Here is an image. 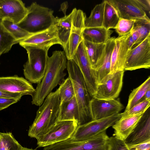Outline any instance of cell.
I'll list each match as a JSON object with an SVG mask.
<instances>
[{
	"mask_svg": "<svg viewBox=\"0 0 150 150\" xmlns=\"http://www.w3.org/2000/svg\"><path fill=\"white\" fill-rule=\"evenodd\" d=\"M150 67V35L138 45L128 51L124 70L132 71Z\"/></svg>",
	"mask_w": 150,
	"mask_h": 150,
	"instance_id": "cell-9",
	"label": "cell"
},
{
	"mask_svg": "<svg viewBox=\"0 0 150 150\" xmlns=\"http://www.w3.org/2000/svg\"><path fill=\"white\" fill-rule=\"evenodd\" d=\"M150 139V113L149 108L144 113L135 127L124 140L127 145L140 144Z\"/></svg>",
	"mask_w": 150,
	"mask_h": 150,
	"instance_id": "cell-19",
	"label": "cell"
},
{
	"mask_svg": "<svg viewBox=\"0 0 150 150\" xmlns=\"http://www.w3.org/2000/svg\"><path fill=\"white\" fill-rule=\"evenodd\" d=\"M27 8L28 13L17 25L29 33L34 34L49 29L56 24V18L51 9L33 2Z\"/></svg>",
	"mask_w": 150,
	"mask_h": 150,
	"instance_id": "cell-4",
	"label": "cell"
},
{
	"mask_svg": "<svg viewBox=\"0 0 150 150\" xmlns=\"http://www.w3.org/2000/svg\"><path fill=\"white\" fill-rule=\"evenodd\" d=\"M26 50L28 60L23 65V74L31 83L38 84L45 73L49 49L27 45H21Z\"/></svg>",
	"mask_w": 150,
	"mask_h": 150,
	"instance_id": "cell-5",
	"label": "cell"
},
{
	"mask_svg": "<svg viewBox=\"0 0 150 150\" xmlns=\"http://www.w3.org/2000/svg\"><path fill=\"white\" fill-rule=\"evenodd\" d=\"M105 2L95 6L90 16L86 18L85 28L102 27L103 21Z\"/></svg>",
	"mask_w": 150,
	"mask_h": 150,
	"instance_id": "cell-28",
	"label": "cell"
},
{
	"mask_svg": "<svg viewBox=\"0 0 150 150\" xmlns=\"http://www.w3.org/2000/svg\"><path fill=\"white\" fill-rule=\"evenodd\" d=\"M129 150H150V139L133 145H127Z\"/></svg>",
	"mask_w": 150,
	"mask_h": 150,
	"instance_id": "cell-37",
	"label": "cell"
},
{
	"mask_svg": "<svg viewBox=\"0 0 150 150\" xmlns=\"http://www.w3.org/2000/svg\"><path fill=\"white\" fill-rule=\"evenodd\" d=\"M60 102L58 89L47 95L39 106L35 119L30 127L29 137L38 139L49 131L57 121Z\"/></svg>",
	"mask_w": 150,
	"mask_h": 150,
	"instance_id": "cell-2",
	"label": "cell"
},
{
	"mask_svg": "<svg viewBox=\"0 0 150 150\" xmlns=\"http://www.w3.org/2000/svg\"><path fill=\"white\" fill-rule=\"evenodd\" d=\"M141 8L146 12L147 11L150 13V1L149 0H136Z\"/></svg>",
	"mask_w": 150,
	"mask_h": 150,
	"instance_id": "cell-40",
	"label": "cell"
},
{
	"mask_svg": "<svg viewBox=\"0 0 150 150\" xmlns=\"http://www.w3.org/2000/svg\"><path fill=\"white\" fill-rule=\"evenodd\" d=\"M18 42L3 26L0 18V57L8 52L12 46Z\"/></svg>",
	"mask_w": 150,
	"mask_h": 150,
	"instance_id": "cell-30",
	"label": "cell"
},
{
	"mask_svg": "<svg viewBox=\"0 0 150 150\" xmlns=\"http://www.w3.org/2000/svg\"><path fill=\"white\" fill-rule=\"evenodd\" d=\"M22 147L11 132H0V150H20Z\"/></svg>",
	"mask_w": 150,
	"mask_h": 150,
	"instance_id": "cell-31",
	"label": "cell"
},
{
	"mask_svg": "<svg viewBox=\"0 0 150 150\" xmlns=\"http://www.w3.org/2000/svg\"><path fill=\"white\" fill-rule=\"evenodd\" d=\"M20 100L14 98H0V111L5 109Z\"/></svg>",
	"mask_w": 150,
	"mask_h": 150,
	"instance_id": "cell-38",
	"label": "cell"
},
{
	"mask_svg": "<svg viewBox=\"0 0 150 150\" xmlns=\"http://www.w3.org/2000/svg\"><path fill=\"white\" fill-rule=\"evenodd\" d=\"M127 43L129 50L132 49L134 44V42L131 36L130 33L127 39Z\"/></svg>",
	"mask_w": 150,
	"mask_h": 150,
	"instance_id": "cell-42",
	"label": "cell"
},
{
	"mask_svg": "<svg viewBox=\"0 0 150 150\" xmlns=\"http://www.w3.org/2000/svg\"><path fill=\"white\" fill-rule=\"evenodd\" d=\"M122 114L120 112L78 126L71 137L72 139L79 141L90 139L112 126L121 117Z\"/></svg>",
	"mask_w": 150,
	"mask_h": 150,
	"instance_id": "cell-7",
	"label": "cell"
},
{
	"mask_svg": "<svg viewBox=\"0 0 150 150\" xmlns=\"http://www.w3.org/2000/svg\"><path fill=\"white\" fill-rule=\"evenodd\" d=\"M1 21L5 29L12 35L18 43L33 35L22 29L17 24L9 19H1Z\"/></svg>",
	"mask_w": 150,
	"mask_h": 150,
	"instance_id": "cell-27",
	"label": "cell"
},
{
	"mask_svg": "<svg viewBox=\"0 0 150 150\" xmlns=\"http://www.w3.org/2000/svg\"><path fill=\"white\" fill-rule=\"evenodd\" d=\"M78 126L75 120L57 121L47 133L37 139L38 147H44L68 139Z\"/></svg>",
	"mask_w": 150,
	"mask_h": 150,
	"instance_id": "cell-8",
	"label": "cell"
},
{
	"mask_svg": "<svg viewBox=\"0 0 150 150\" xmlns=\"http://www.w3.org/2000/svg\"><path fill=\"white\" fill-rule=\"evenodd\" d=\"M20 150H36V149H29L27 148L22 147Z\"/></svg>",
	"mask_w": 150,
	"mask_h": 150,
	"instance_id": "cell-45",
	"label": "cell"
},
{
	"mask_svg": "<svg viewBox=\"0 0 150 150\" xmlns=\"http://www.w3.org/2000/svg\"><path fill=\"white\" fill-rule=\"evenodd\" d=\"M150 100H144L138 103L125 112L122 113V117L144 113L149 108Z\"/></svg>",
	"mask_w": 150,
	"mask_h": 150,
	"instance_id": "cell-35",
	"label": "cell"
},
{
	"mask_svg": "<svg viewBox=\"0 0 150 150\" xmlns=\"http://www.w3.org/2000/svg\"><path fill=\"white\" fill-rule=\"evenodd\" d=\"M130 34L134 42V45H133L134 46L138 41L139 38V35L137 30L133 29H132L130 32Z\"/></svg>",
	"mask_w": 150,
	"mask_h": 150,
	"instance_id": "cell-41",
	"label": "cell"
},
{
	"mask_svg": "<svg viewBox=\"0 0 150 150\" xmlns=\"http://www.w3.org/2000/svg\"><path fill=\"white\" fill-rule=\"evenodd\" d=\"M72 26L69 37L64 49L67 60L72 59L79 46L83 40L85 13L80 9H74Z\"/></svg>",
	"mask_w": 150,
	"mask_h": 150,
	"instance_id": "cell-10",
	"label": "cell"
},
{
	"mask_svg": "<svg viewBox=\"0 0 150 150\" xmlns=\"http://www.w3.org/2000/svg\"><path fill=\"white\" fill-rule=\"evenodd\" d=\"M68 7V4L67 2H64L61 5V9L65 14V15H66V12Z\"/></svg>",
	"mask_w": 150,
	"mask_h": 150,
	"instance_id": "cell-44",
	"label": "cell"
},
{
	"mask_svg": "<svg viewBox=\"0 0 150 150\" xmlns=\"http://www.w3.org/2000/svg\"><path fill=\"white\" fill-rule=\"evenodd\" d=\"M115 38L111 37L106 43L102 56L93 70L97 84L110 73L111 56Z\"/></svg>",
	"mask_w": 150,
	"mask_h": 150,
	"instance_id": "cell-20",
	"label": "cell"
},
{
	"mask_svg": "<svg viewBox=\"0 0 150 150\" xmlns=\"http://www.w3.org/2000/svg\"><path fill=\"white\" fill-rule=\"evenodd\" d=\"M0 91L19 93L23 96L30 95L32 96L35 89L31 83L26 79L15 75L0 77Z\"/></svg>",
	"mask_w": 150,
	"mask_h": 150,
	"instance_id": "cell-14",
	"label": "cell"
},
{
	"mask_svg": "<svg viewBox=\"0 0 150 150\" xmlns=\"http://www.w3.org/2000/svg\"><path fill=\"white\" fill-rule=\"evenodd\" d=\"M72 59L79 67L83 78L88 91L92 98L95 95L97 83L86 51L83 40L81 42Z\"/></svg>",
	"mask_w": 150,
	"mask_h": 150,
	"instance_id": "cell-12",
	"label": "cell"
},
{
	"mask_svg": "<svg viewBox=\"0 0 150 150\" xmlns=\"http://www.w3.org/2000/svg\"><path fill=\"white\" fill-rule=\"evenodd\" d=\"M107 150H129L124 141L112 136L109 138Z\"/></svg>",
	"mask_w": 150,
	"mask_h": 150,
	"instance_id": "cell-36",
	"label": "cell"
},
{
	"mask_svg": "<svg viewBox=\"0 0 150 150\" xmlns=\"http://www.w3.org/2000/svg\"><path fill=\"white\" fill-rule=\"evenodd\" d=\"M130 33L122 36H118L115 39V45L111 56L110 74L124 71L125 59L129 50L127 40Z\"/></svg>",
	"mask_w": 150,
	"mask_h": 150,
	"instance_id": "cell-18",
	"label": "cell"
},
{
	"mask_svg": "<svg viewBox=\"0 0 150 150\" xmlns=\"http://www.w3.org/2000/svg\"><path fill=\"white\" fill-rule=\"evenodd\" d=\"M102 26L107 30L115 29L120 18L118 11L110 0H104Z\"/></svg>",
	"mask_w": 150,
	"mask_h": 150,
	"instance_id": "cell-25",
	"label": "cell"
},
{
	"mask_svg": "<svg viewBox=\"0 0 150 150\" xmlns=\"http://www.w3.org/2000/svg\"><path fill=\"white\" fill-rule=\"evenodd\" d=\"M150 88V76L140 85L134 89L129 95L127 105L123 112H125L140 102L146 91Z\"/></svg>",
	"mask_w": 150,
	"mask_h": 150,
	"instance_id": "cell-29",
	"label": "cell"
},
{
	"mask_svg": "<svg viewBox=\"0 0 150 150\" xmlns=\"http://www.w3.org/2000/svg\"><path fill=\"white\" fill-rule=\"evenodd\" d=\"M27 7L21 0H0V18L9 19L18 24L26 15Z\"/></svg>",
	"mask_w": 150,
	"mask_h": 150,
	"instance_id": "cell-15",
	"label": "cell"
},
{
	"mask_svg": "<svg viewBox=\"0 0 150 150\" xmlns=\"http://www.w3.org/2000/svg\"><path fill=\"white\" fill-rule=\"evenodd\" d=\"M22 96L19 93L0 91V98H14L20 100Z\"/></svg>",
	"mask_w": 150,
	"mask_h": 150,
	"instance_id": "cell-39",
	"label": "cell"
},
{
	"mask_svg": "<svg viewBox=\"0 0 150 150\" xmlns=\"http://www.w3.org/2000/svg\"><path fill=\"white\" fill-rule=\"evenodd\" d=\"M132 29L137 30L139 35L137 43L132 48L138 45L149 35H150V20L143 19L136 20Z\"/></svg>",
	"mask_w": 150,
	"mask_h": 150,
	"instance_id": "cell-33",
	"label": "cell"
},
{
	"mask_svg": "<svg viewBox=\"0 0 150 150\" xmlns=\"http://www.w3.org/2000/svg\"><path fill=\"white\" fill-rule=\"evenodd\" d=\"M93 120L107 117L119 113L124 108L123 105L115 99H102L92 98L90 102Z\"/></svg>",
	"mask_w": 150,
	"mask_h": 150,
	"instance_id": "cell-13",
	"label": "cell"
},
{
	"mask_svg": "<svg viewBox=\"0 0 150 150\" xmlns=\"http://www.w3.org/2000/svg\"><path fill=\"white\" fill-rule=\"evenodd\" d=\"M143 114L121 117L112 126L114 129L113 136L124 141L132 132Z\"/></svg>",
	"mask_w": 150,
	"mask_h": 150,
	"instance_id": "cell-21",
	"label": "cell"
},
{
	"mask_svg": "<svg viewBox=\"0 0 150 150\" xmlns=\"http://www.w3.org/2000/svg\"><path fill=\"white\" fill-rule=\"evenodd\" d=\"M58 89L60 103L69 101L74 96L73 84L69 77L63 81Z\"/></svg>",
	"mask_w": 150,
	"mask_h": 150,
	"instance_id": "cell-32",
	"label": "cell"
},
{
	"mask_svg": "<svg viewBox=\"0 0 150 150\" xmlns=\"http://www.w3.org/2000/svg\"><path fill=\"white\" fill-rule=\"evenodd\" d=\"M19 43L20 45H29L49 49L54 45H61L55 25L45 30L33 34Z\"/></svg>",
	"mask_w": 150,
	"mask_h": 150,
	"instance_id": "cell-17",
	"label": "cell"
},
{
	"mask_svg": "<svg viewBox=\"0 0 150 150\" xmlns=\"http://www.w3.org/2000/svg\"><path fill=\"white\" fill-rule=\"evenodd\" d=\"M67 60L64 52L61 51H55L48 57L45 73L32 96V104L40 106L52 90L64 79Z\"/></svg>",
	"mask_w": 150,
	"mask_h": 150,
	"instance_id": "cell-1",
	"label": "cell"
},
{
	"mask_svg": "<svg viewBox=\"0 0 150 150\" xmlns=\"http://www.w3.org/2000/svg\"><path fill=\"white\" fill-rule=\"evenodd\" d=\"M124 70L109 74L97 84L93 98L99 99H115L119 96L123 84Z\"/></svg>",
	"mask_w": 150,
	"mask_h": 150,
	"instance_id": "cell-11",
	"label": "cell"
},
{
	"mask_svg": "<svg viewBox=\"0 0 150 150\" xmlns=\"http://www.w3.org/2000/svg\"><path fill=\"white\" fill-rule=\"evenodd\" d=\"M116 8L120 18L128 20L143 19L150 20L146 13L136 0H110Z\"/></svg>",
	"mask_w": 150,
	"mask_h": 150,
	"instance_id": "cell-16",
	"label": "cell"
},
{
	"mask_svg": "<svg viewBox=\"0 0 150 150\" xmlns=\"http://www.w3.org/2000/svg\"><path fill=\"white\" fill-rule=\"evenodd\" d=\"M109 138L105 131L83 141H75L70 137L45 146L43 150H107Z\"/></svg>",
	"mask_w": 150,
	"mask_h": 150,
	"instance_id": "cell-6",
	"label": "cell"
},
{
	"mask_svg": "<svg viewBox=\"0 0 150 150\" xmlns=\"http://www.w3.org/2000/svg\"><path fill=\"white\" fill-rule=\"evenodd\" d=\"M113 32L103 27L85 28L83 39L94 43H105L111 38Z\"/></svg>",
	"mask_w": 150,
	"mask_h": 150,
	"instance_id": "cell-23",
	"label": "cell"
},
{
	"mask_svg": "<svg viewBox=\"0 0 150 150\" xmlns=\"http://www.w3.org/2000/svg\"><path fill=\"white\" fill-rule=\"evenodd\" d=\"M79 112L75 96L70 100L60 103L57 121L75 120L78 122Z\"/></svg>",
	"mask_w": 150,
	"mask_h": 150,
	"instance_id": "cell-24",
	"label": "cell"
},
{
	"mask_svg": "<svg viewBox=\"0 0 150 150\" xmlns=\"http://www.w3.org/2000/svg\"><path fill=\"white\" fill-rule=\"evenodd\" d=\"M83 40L88 60L93 70L102 56L106 43H94Z\"/></svg>",
	"mask_w": 150,
	"mask_h": 150,
	"instance_id": "cell-26",
	"label": "cell"
},
{
	"mask_svg": "<svg viewBox=\"0 0 150 150\" xmlns=\"http://www.w3.org/2000/svg\"><path fill=\"white\" fill-rule=\"evenodd\" d=\"M74 9L68 15L62 18H56L55 25L61 45L64 49L68 41L71 29Z\"/></svg>",
	"mask_w": 150,
	"mask_h": 150,
	"instance_id": "cell-22",
	"label": "cell"
},
{
	"mask_svg": "<svg viewBox=\"0 0 150 150\" xmlns=\"http://www.w3.org/2000/svg\"><path fill=\"white\" fill-rule=\"evenodd\" d=\"M144 100H150V88L146 91L140 102Z\"/></svg>",
	"mask_w": 150,
	"mask_h": 150,
	"instance_id": "cell-43",
	"label": "cell"
},
{
	"mask_svg": "<svg viewBox=\"0 0 150 150\" xmlns=\"http://www.w3.org/2000/svg\"><path fill=\"white\" fill-rule=\"evenodd\" d=\"M66 69L68 73V77L73 84L74 96L78 105L79 112L78 122L79 126L93 120L90 108L91 97L88 91L82 74L72 59L67 60Z\"/></svg>",
	"mask_w": 150,
	"mask_h": 150,
	"instance_id": "cell-3",
	"label": "cell"
},
{
	"mask_svg": "<svg viewBox=\"0 0 150 150\" xmlns=\"http://www.w3.org/2000/svg\"><path fill=\"white\" fill-rule=\"evenodd\" d=\"M136 20H128L120 18L115 28L119 36L130 33Z\"/></svg>",
	"mask_w": 150,
	"mask_h": 150,
	"instance_id": "cell-34",
	"label": "cell"
}]
</instances>
